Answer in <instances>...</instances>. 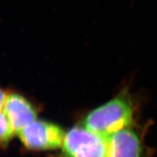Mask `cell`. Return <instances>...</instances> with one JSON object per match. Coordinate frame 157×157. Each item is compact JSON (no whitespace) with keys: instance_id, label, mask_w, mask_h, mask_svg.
I'll list each match as a JSON object with an SVG mask.
<instances>
[{"instance_id":"cell-4","label":"cell","mask_w":157,"mask_h":157,"mask_svg":"<svg viewBox=\"0 0 157 157\" xmlns=\"http://www.w3.org/2000/svg\"><path fill=\"white\" fill-rule=\"evenodd\" d=\"M144 132L132 124L107 137L106 157H146Z\"/></svg>"},{"instance_id":"cell-1","label":"cell","mask_w":157,"mask_h":157,"mask_svg":"<svg viewBox=\"0 0 157 157\" xmlns=\"http://www.w3.org/2000/svg\"><path fill=\"white\" fill-rule=\"evenodd\" d=\"M135 113L134 99L126 88L112 99L88 113L83 124L90 130L107 137L134 124Z\"/></svg>"},{"instance_id":"cell-5","label":"cell","mask_w":157,"mask_h":157,"mask_svg":"<svg viewBox=\"0 0 157 157\" xmlns=\"http://www.w3.org/2000/svg\"><path fill=\"white\" fill-rule=\"evenodd\" d=\"M2 111L16 133L37 119L33 104L19 93L7 95Z\"/></svg>"},{"instance_id":"cell-3","label":"cell","mask_w":157,"mask_h":157,"mask_svg":"<svg viewBox=\"0 0 157 157\" xmlns=\"http://www.w3.org/2000/svg\"><path fill=\"white\" fill-rule=\"evenodd\" d=\"M25 147L31 150H52L61 147L66 132L58 125L36 120L17 133Z\"/></svg>"},{"instance_id":"cell-6","label":"cell","mask_w":157,"mask_h":157,"mask_svg":"<svg viewBox=\"0 0 157 157\" xmlns=\"http://www.w3.org/2000/svg\"><path fill=\"white\" fill-rule=\"evenodd\" d=\"M15 132L3 111H0V144L8 143Z\"/></svg>"},{"instance_id":"cell-2","label":"cell","mask_w":157,"mask_h":157,"mask_svg":"<svg viewBox=\"0 0 157 157\" xmlns=\"http://www.w3.org/2000/svg\"><path fill=\"white\" fill-rule=\"evenodd\" d=\"M61 147L66 157H106L107 137L77 126L66 132Z\"/></svg>"},{"instance_id":"cell-7","label":"cell","mask_w":157,"mask_h":157,"mask_svg":"<svg viewBox=\"0 0 157 157\" xmlns=\"http://www.w3.org/2000/svg\"><path fill=\"white\" fill-rule=\"evenodd\" d=\"M6 97H7V94H5V91L0 88V111L3 110Z\"/></svg>"}]
</instances>
